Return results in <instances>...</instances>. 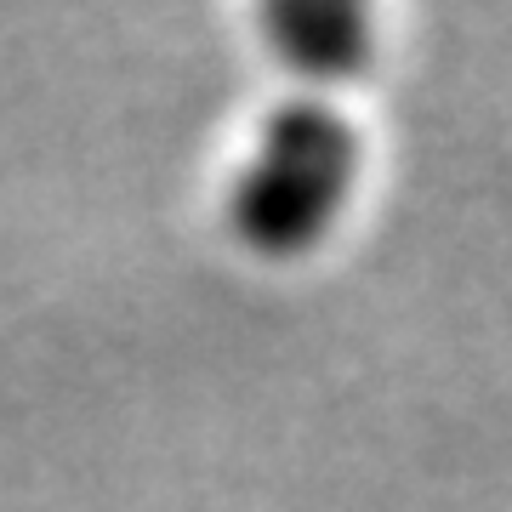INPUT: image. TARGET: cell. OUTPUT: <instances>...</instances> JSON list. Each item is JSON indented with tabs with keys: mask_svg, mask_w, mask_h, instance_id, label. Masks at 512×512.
Returning <instances> with one entry per match:
<instances>
[{
	"mask_svg": "<svg viewBox=\"0 0 512 512\" xmlns=\"http://www.w3.org/2000/svg\"><path fill=\"white\" fill-rule=\"evenodd\" d=\"M262 35L268 52L313 86L353 80L376 57V18L359 0H274L262 12Z\"/></svg>",
	"mask_w": 512,
	"mask_h": 512,
	"instance_id": "7a4b0ae2",
	"label": "cell"
},
{
	"mask_svg": "<svg viewBox=\"0 0 512 512\" xmlns=\"http://www.w3.org/2000/svg\"><path fill=\"white\" fill-rule=\"evenodd\" d=\"M359 126L325 97H291L262 114L251 154L228 183V228L245 251L296 262L319 251L359 188Z\"/></svg>",
	"mask_w": 512,
	"mask_h": 512,
	"instance_id": "6da1fadb",
	"label": "cell"
}]
</instances>
